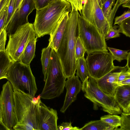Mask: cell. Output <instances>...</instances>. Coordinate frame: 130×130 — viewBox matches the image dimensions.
I'll use <instances>...</instances> for the list:
<instances>
[{
	"label": "cell",
	"mask_w": 130,
	"mask_h": 130,
	"mask_svg": "<svg viewBox=\"0 0 130 130\" xmlns=\"http://www.w3.org/2000/svg\"><path fill=\"white\" fill-rule=\"evenodd\" d=\"M69 14L65 30L56 51L60 60L63 73L66 78L75 75L77 60L75 53L76 41L78 36V10L72 4Z\"/></svg>",
	"instance_id": "obj_1"
},
{
	"label": "cell",
	"mask_w": 130,
	"mask_h": 130,
	"mask_svg": "<svg viewBox=\"0 0 130 130\" xmlns=\"http://www.w3.org/2000/svg\"><path fill=\"white\" fill-rule=\"evenodd\" d=\"M72 10L71 4L66 0H53L36 12L33 24L37 38L50 35L67 12Z\"/></svg>",
	"instance_id": "obj_2"
},
{
	"label": "cell",
	"mask_w": 130,
	"mask_h": 130,
	"mask_svg": "<svg viewBox=\"0 0 130 130\" xmlns=\"http://www.w3.org/2000/svg\"><path fill=\"white\" fill-rule=\"evenodd\" d=\"M15 109L17 122L15 130H39V103L32 101L33 98L19 91L13 90Z\"/></svg>",
	"instance_id": "obj_3"
},
{
	"label": "cell",
	"mask_w": 130,
	"mask_h": 130,
	"mask_svg": "<svg viewBox=\"0 0 130 130\" xmlns=\"http://www.w3.org/2000/svg\"><path fill=\"white\" fill-rule=\"evenodd\" d=\"M66 79L58 56L53 48L45 84L40 94L41 98L49 100L59 96L63 92Z\"/></svg>",
	"instance_id": "obj_4"
},
{
	"label": "cell",
	"mask_w": 130,
	"mask_h": 130,
	"mask_svg": "<svg viewBox=\"0 0 130 130\" xmlns=\"http://www.w3.org/2000/svg\"><path fill=\"white\" fill-rule=\"evenodd\" d=\"M81 89L84 92L85 98L93 103L94 110L101 107L103 111L109 114L118 115L122 112L114 96L102 91L94 78L89 76L87 78L82 84Z\"/></svg>",
	"instance_id": "obj_5"
},
{
	"label": "cell",
	"mask_w": 130,
	"mask_h": 130,
	"mask_svg": "<svg viewBox=\"0 0 130 130\" xmlns=\"http://www.w3.org/2000/svg\"><path fill=\"white\" fill-rule=\"evenodd\" d=\"M7 79L13 90L35 96L38 89L30 65L20 61L14 62L9 69Z\"/></svg>",
	"instance_id": "obj_6"
},
{
	"label": "cell",
	"mask_w": 130,
	"mask_h": 130,
	"mask_svg": "<svg viewBox=\"0 0 130 130\" xmlns=\"http://www.w3.org/2000/svg\"><path fill=\"white\" fill-rule=\"evenodd\" d=\"M78 36L80 39L87 55L97 51L108 52L105 39L93 24L78 14Z\"/></svg>",
	"instance_id": "obj_7"
},
{
	"label": "cell",
	"mask_w": 130,
	"mask_h": 130,
	"mask_svg": "<svg viewBox=\"0 0 130 130\" xmlns=\"http://www.w3.org/2000/svg\"><path fill=\"white\" fill-rule=\"evenodd\" d=\"M9 40L5 50L14 62L20 61L22 54L31 39L36 36L33 24L29 22L19 26Z\"/></svg>",
	"instance_id": "obj_8"
},
{
	"label": "cell",
	"mask_w": 130,
	"mask_h": 130,
	"mask_svg": "<svg viewBox=\"0 0 130 130\" xmlns=\"http://www.w3.org/2000/svg\"><path fill=\"white\" fill-rule=\"evenodd\" d=\"M86 59L88 76L95 80L102 77L116 67L111 54L108 52H94L88 55Z\"/></svg>",
	"instance_id": "obj_9"
},
{
	"label": "cell",
	"mask_w": 130,
	"mask_h": 130,
	"mask_svg": "<svg viewBox=\"0 0 130 130\" xmlns=\"http://www.w3.org/2000/svg\"><path fill=\"white\" fill-rule=\"evenodd\" d=\"M1 122L7 130H13L17 124L13 90L9 81L3 85L0 95Z\"/></svg>",
	"instance_id": "obj_10"
},
{
	"label": "cell",
	"mask_w": 130,
	"mask_h": 130,
	"mask_svg": "<svg viewBox=\"0 0 130 130\" xmlns=\"http://www.w3.org/2000/svg\"><path fill=\"white\" fill-rule=\"evenodd\" d=\"M81 15L94 25L105 39L111 28L97 0H84Z\"/></svg>",
	"instance_id": "obj_11"
},
{
	"label": "cell",
	"mask_w": 130,
	"mask_h": 130,
	"mask_svg": "<svg viewBox=\"0 0 130 130\" xmlns=\"http://www.w3.org/2000/svg\"><path fill=\"white\" fill-rule=\"evenodd\" d=\"M35 9V0H23L5 28L7 35L14 34L19 26L28 23V16Z\"/></svg>",
	"instance_id": "obj_12"
},
{
	"label": "cell",
	"mask_w": 130,
	"mask_h": 130,
	"mask_svg": "<svg viewBox=\"0 0 130 130\" xmlns=\"http://www.w3.org/2000/svg\"><path fill=\"white\" fill-rule=\"evenodd\" d=\"M39 130H57V111L40 101L38 107Z\"/></svg>",
	"instance_id": "obj_13"
},
{
	"label": "cell",
	"mask_w": 130,
	"mask_h": 130,
	"mask_svg": "<svg viewBox=\"0 0 130 130\" xmlns=\"http://www.w3.org/2000/svg\"><path fill=\"white\" fill-rule=\"evenodd\" d=\"M123 67L116 66L111 71L102 77L95 80L98 87L104 93L114 96L116 89L119 86V77Z\"/></svg>",
	"instance_id": "obj_14"
},
{
	"label": "cell",
	"mask_w": 130,
	"mask_h": 130,
	"mask_svg": "<svg viewBox=\"0 0 130 130\" xmlns=\"http://www.w3.org/2000/svg\"><path fill=\"white\" fill-rule=\"evenodd\" d=\"M82 84L79 77L75 75L67 78L65 87L67 92L60 112L64 113L69 106L76 99L77 94L81 89Z\"/></svg>",
	"instance_id": "obj_15"
},
{
	"label": "cell",
	"mask_w": 130,
	"mask_h": 130,
	"mask_svg": "<svg viewBox=\"0 0 130 130\" xmlns=\"http://www.w3.org/2000/svg\"><path fill=\"white\" fill-rule=\"evenodd\" d=\"M114 96L116 102L123 112L130 113V85L117 87Z\"/></svg>",
	"instance_id": "obj_16"
},
{
	"label": "cell",
	"mask_w": 130,
	"mask_h": 130,
	"mask_svg": "<svg viewBox=\"0 0 130 130\" xmlns=\"http://www.w3.org/2000/svg\"><path fill=\"white\" fill-rule=\"evenodd\" d=\"M69 12L63 16L54 29L50 35L49 44L56 51L64 34L68 20Z\"/></svg>",
	"instance_id": "obj_17"
},
{
	"label": "cell",
	"mask_w": 130,
	"mask_h": 130,
	"mask_svg": "<svg viewBox=\"0 0 130 130\" xmlns=\"http://www.w3.org/2000/svg\"><path fill=\"white\" fill-rule=\"evenodd\" d=\"M37 38L36 36H34L28 42L22 54L20 61L24 64L30 65L35 56Z\"/></svg>",
	"instance_id": "obj_18"
},
{
	"label": "cell",
	"mask_w": 130,
	"mask_h": 130,
	"mask_svg": "<svg viewBox=\"0 0 130 130\" xmlns=\"http://www.w3.org/2000/svg\"><path fill=\"white\" fill-rule=\"evenodd\" d=\"M13 62L5 50L0 51V80L7 79L9 69Z\"/></svg>",
	"instance_id": "obj_19"
},
{
	"label": "cell",
	"mask_w": 130,
	"mask_h": 130,
	"mask_svg": "<svg viewBox=\"0 0 130 130\" xmlns=\"http://www.w3.org/2000/svg\"><path fill=\"white\" fill-rule=\"evenodd\" d=\"M52 48L48 44V46L42 50L41 60L42 68V72L44 75V81L46 80L48 68L49 65Z\"/></svg>",
	"instance_id": "obj_20"
},
{
	"label": "cell",
	"mask_w": 130,
	"mask_h": 130,
	"mask_svg": "<svg viewBox=\"0 0 130 130\" xmlns=\"http://www.w3.org/2000/svg\"><path fill=\"white\" fill-rule=\"evenodd\" d=\"M114 128L101 120L91 121L85 124L80 130H111Z\"/></svg>",
	"instance_id": "obj_21"
},
{
	"label": "cell",
	"mask_w": 130,
	"mask_h": 130,
	"mask_svg": "<svg viewBox=\"0 0 130 130\" xmlns=\"http://www.w3.org/2000/svg\"><path fill=\"white\" fill-rule=\"evenodd\" d=\"M76 70V76L80 78L82 82L89 77L86 59L84 57L77 60Z\"/></svg>",
	"instance_id": "obj_22"
},
{
	"label": "cell",
	"mask_w": 130,
	"mask_h": 130,
	"mask_svg": "<svg viewBox=\"0 0 130 130\" xmlns=\"http://www.w3.org/2000/svg\"><path fill=\"white\" fill-rule=\"evenodd\" d=\"M100 120L116 130L120 125L121 116L116 115H108L102 116Z\"/></svg>",
	"instance_id": "obj_23"
},
{
	"label": "cell",
	"mask_w": 130,
	"mask_h": 130,
	"mask_svg": "<svg viewBox=\"0 0 130 130\" xmlns=\"http://www.w3.org/2000/svg\"><path fill=\"white\" fill-rule=\"evenodd\" d=\"M107 48L111 54L113 60H116L119 62L123 60H126L129 53L128 52L129 50H122L109 47H107Z\"/></svg>",
	"instance_id": "obj_24"
},
{
	"label": "cell",
	"mask_w": 130,
	"mask_h": 130,
	"mask_svg": "<svg viewBox=\"0 0 130 130\" xmlns=\"http://www.w3.org/2000/svg\"><path fill=\"white\" fill-rule=\"evenodd\" d=\"M121 114L120 127L116 130H130V113L122 112Z\"/></svg>",
	"instance_id": "obj_25"
},
{
	"label": "cell",
	"mask_w": 130,
	"mask_h": 130,
	"mask_svg": "<svg viewBox=\"0 0 130 130\" xmlns=\"http://www.w3.org/2000/svg\"><path fill=\"white\" fill-rule=\"evenodd\" d=\"M86 50L80 38L78 36L76 42L75 53L76 60L84 57Z\"/></svg>",
	"instance_id": "obj_26"
},
{
	"label": "cell",
	"mask_w": 130,
	"mask_h": 130,
	"mask_svg": "<svg viewBox=\"0 0 130 130\" xmlns=\"http://www.w3.org/2000/svg\"><path fill=\"white\" fill-rule=\"evenodd\" d=\"M115 0H106L102 4V9L105 17L108 21L112 10Z\"/></svg>",
	"instance_id": "obj_27"
},
{
	"label": "cell",
	"mask_w": 130,
	"mask_h": 130,
	"mask_svg": "<svg viewBox=\"0 0 130 130\" xmlns=\"http://www.w3.org/2000/svg\"><path fill=\"white\" fill-rule=\"evenodd\" d=\"M15 0H10L8 6L6 16L4 28H6L10 20L14 13Z\"/></svg>",
	"instance_id": "obj_28"
},
{
	"label": "cell",
	"mask_w": 130,
	"mask_h": 130,
	"mask_svg": "<svg viewBox=\"0 0 130 130\" xmlns=\"http://www.w3.org/2000/svg\"><path fill=\"white\" fill-rule=\"evenodd\" d=\"M119 25L121 33L126 36L130 37V17L122 22Z\"/></svg>",
	"instance_id": "obj_29"
},
{
	"label": "cell",
	"mask_w": 130,
	"mask_h": 130,
	"mask_svg": "<svg viewBox=\"0 0 130 130\" xmlns=\"http://www.w3.org/2000/svg\"><path fill=\"white\" fill-rule=\"evenodd\" d=\"M118 26L114 25L109 30L105 37V40H107L110 39L118 37L120 36V33H121L120 29H117Z\"/></svg>",
	"instance_id": "obj_30"
},
{
	"label": "cell",
	"mask_w": 130,
	"mask_h": 130,
	"mask_svg": "<svg viewBox=\"0 0 130 130\" xmlns=\"http://www.w3.org/2000/svg\"><path fill=\"white\" fill-rule=\"evenodd\" d=\"M72 123L71 122H63L60 125H57V130H80L78 127H73Z\"/></svg>",
	"instance_id": "obj_31"
},
{
	"label": "cell",
	"mask_w": 130,
	"mask_h": 130,
	"mask_svg": "<svg viewBox=\"0 0 130 130\" xmlns=\"http://www.w3.org/2000/svg\"><path fill=\"white\" fill-rule=\"evenodd\" d=\"M130 17V10L124 11L121 15L116 17L115 19L114 25L116 24L119 25L122 22Z\"/></svg>",
	"instance_id": "obj_32"
},
{
	"label": "cell",
	"mask_w": 130,
	"mask_h": 130,
	"mask_svg": "<svg viewBox=\"0 0 130 130\" xmlns=\"http://www.w3.org/2000/svg\"><path fill=\"white\" fill-rule=\"evenodd\" d=\"M120 5L119 3V0H117L116 4L113 6L114 7L112 9L108 21L111 28L112 27L113 20L116 12Z\"/></svg>",
	"instance_id": "obj_33"
},
{
	"label": "cell",
	"mask_w": 130,
	"mask_h": 130,
	"mask_svg": "<svg viewBox=\"0 0 130 130\" xmlns=\"http://www.w3.org/2000/svg\"><path fill=\"white\" fill-rule=\"evenodd\" d=\"M129 78H130V70H128L125 66L123 67L119 75L118 83L124 79Z\"/></svg>",
	"instance_id": "obj_34"
},
{
	"label": "cell",
	"mask_w": 130,
	"mask_h": 130,
	"mask_svg": "<svg viewBox=\"0 0 130 130\" xmlns=\"http://www.w3.org/2000/svg\"><path fill=\"white\" fill-rule=\"evenodd\" d=\"M53 0H35L36 10H38L47 5Z\"/></svg>",
	"instance_id": "obj_35"
},
{
	"label": "cell",
	"mask_w": 130,
	"mask_h": 130,
	"mask_svg": "<svg viewBox=\"0 0 130 130\" xmlns=\"http://www.w3.org/2000/svg\"><path fill=\"white\" fill-rule=\"evenodd\" d=\"M71 4L73 5L79 11L81 14V11L83 7V2L84 0H66Z\"/></svg>",
	"instance_id": "obj_36"
},
{
	"label": "cell",
	"mask_w": 130,
	"mask_h": 130,
	"mask_svg": "<svg viewBox=\"0 0 130 130\" xmlns=\"http://www.w3.org/2000/svg\"><path fill=\"white\" fill-rule=\"evenodd\" d=\"M119 3L123 7L130 8V0H119Z\"/></svg>",
	"instance_id": "obj_37"
},
{
	"label": "cell",
	"mask_w": 130,
	"mask_h": 130,
	"mask_svg": "<svg viewBox=\"0 0 130 130\" xmlns=\"http://www.w3.org/2000/svg\"><path fill=\"white\" fill-rule=\"evenodd\" d=\"M119 86L130 85V78H127L118 83Z\"/></svg>",
	"instance_id": "obj_38"
},
{
	"label": "cell",
	"mask_w": 130,
	"mask_h": 130,
	"mask_svg": "<svg viewBox=\"0 0 130 130\" xmlns=\"http://www.w3.org/2000/svg\"><path fill=\"white\" fill-rule=\"evenodd\" d=\"M23 1V0H15L14 5V13L17 9L19 8L21 5Z\"/></svg>",
	"instance_id": "obj_39"
},
{
	"label": "cell",
	"mask_w": 130,
	"mask_h": 130,
	"mask_svg": "<svg viewBox=\"0 0 130 130\" xmlns=\"http://www.w3.org/2000/svg\"><path fill=\"white\" fill-rule=\"evenodd\" d=\"M41 95L40 94L37 97L35 96L33 97L32 99V101L34 103L38 104L39 103L40 101L41 100Z\"/></svg>",
	"instance_id": "obj_40"
},
{
	"label": "cell",
	"mask_w": 130,
	"mask_h": 130,
	"mask_svg": "<svg viewBox=\"0 0 130 130\" xmlns=\"http://www.w3.org/2000/svg\"><path fill=\"white\" fill-rule=\"evenodd\" d=\"M10 0H1L0 2V12Z\"/></svg>",
	"instance_id": "obj_41"
},
{
	"label": "cell",
	"mask_w": 130,
	"mask_h": 130,
	"mask_svg": "<svg viewBox=\"0 0 130 130\" xmlns=\"http://www.w3.org/2000/svg\"><path fill=\"white\" fill-rule=\"evenodd\" d=\"M127 63L126 66L128 70H130V52L128 55L127 58Z\"/></svg>",
	"instance_id": "obj_42"
},
{
	"label": "cell",
	"mask_w": 130,
	"mask_h": 130,
	"mask_svg": "<svg viewBox=\"0 0 130 130\" xmlns=\"http://www.w3.org/2000/svg\"><path fill=\"white\" fill-rule=\"evenodd\" d=\"M0 130H7V128L1 122H0Z\"/></svg>",
	"instance_id": "obj_43"
},
{
	"label": "cell",
	"mask_w": 130,
	"mask_h": 130,
	"mask_svg": "<svg viewBox=\"0 0 130 130\" xmlns=\"http://www.w3.org/2000/svg\"><path fill=\"white\" fill-rule=\"evenodd\" d=\"M98 4L100 6V7L102 8V4L101 3V0H97Z\"/></svg>",
	"instance_id": "obj_44"
},
{
	"label": "cell",
	"mask_w": 130,
	"mask_h": 130,
	"mask_svg": "<svg viewBox=\"0 0 130 130\" xmlns=\"http://www.w3.org/2000/svg\"><path fill=\"white\" fill-rule=\"evenodd\" d=\"M0 122H1V110L0 106Z\"/></svg>",
	"instance_id": "obj_45"
},
{
	"label": "cell",
	"mask_w": 130,
	"mask_h": 130,
	"mask_svg": "<svg viewBox=\"0 0 130 130\" xmlns=\"http://www.w3.org/2000/svg\"><path fill=\"white\" fill-rule=\"evenodd\" d=\"M106 0H101V3L103 4Z\"/></svg>",
	"instance_id": "obj_46"
},
{
	"label": "cell",
	"mask_w": 130,
	"mask_h": 130,
	"mask_svg": "<svg viewBox=\"0 0 130 130\" xmlns=\"http://www.w3.org/2000/svg\"><path fill=\"white\" fill-rule=\"evenodd\" d=\"M1 0H0V2H1Z\"/></svg>",
	"instance_id": "obj_47"
}]
</instances>
